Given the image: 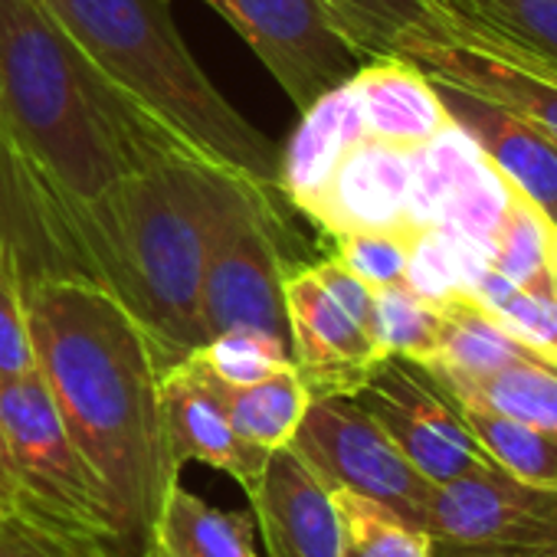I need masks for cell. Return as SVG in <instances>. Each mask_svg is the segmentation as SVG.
Here are the masks:
<instances>
[{
  "label": "cell",
  "instance_id": "4dcf8cb0",
  "mask_svg": "<svg viewBox=\"0 0 557 557\" xmlns=\"http://www.w3.org/2000/svg\"><path fill=\"white\" fill-rule=\"evenodd\" d=\"M190 355L200 358V364L223 384H256L269 374H275L278 368L293 364V351L275 342L262 332H249V329H233V332H220L213 338H207L200 348H194Z\"/></svg>",
  "mask_w": 557,
  "mask_h": 557
},
{
  "label": "cell",
  "instance_id": "e0dca14e",
  "mask_svg": "<svg viewBox=\"0 0 557 557\" xmlns=\"http://www.w3.org/2000/svg\"><path fill=\"white\" fill-rule=\"evenodd\" d=\"M440 37L557 83V0H433Z\"/></svg>",
  "mask_w": 557,
  "mask_h": 557
},
{
  "label": "cell",
  "instance_id": "f546056e",
  "mask_svg": "<svg viewBox=\"0 0 557 557\" xmlns=\"http://www.w3.org/2000/svg\"><path fill=\"white\" fill-rule=\"evenodd\" d=\"M440 306L420 299L407 283L374 289V342L387 358L426 364L440 345Z\"/></svg>",
  "mask_w": 557,
  "mask_h": 557
},
{
  "label": "cell",
  "instance_id": "74e56055",
  "mask_svg": "<svg viewBox=\"0 0 557 557\" xmlns=\"http://www.w3.org/2000/svg\"><path fill=\"white\" fill-rule=\"evenodd\" d=\"M132 557H174V554H171L161 541H148V544H145L138 554H132Z\"/></svg>",
  "mask_w": 557,
  "mask_h": 557
},
{
  "label": "cell",
  "instance_id": "ffe728a7",
  "mask_svg": "<svg viewBox=\"0 0 557 557\" xmlns=\"http://www.w3.org/2000/svg\"><path fill=\"white\" fill-rule=\"evenodd\" d=\"M364 132L374 141L417 148L430 141L449 112L430 76L404 57H374L351 76Z\"/></svg>",
  "mask_w": 557,
  "mask_h": 557
},
{
  "label": "cell",
  "instance_id": "277c9868",
  "mask_svg": "<svg viewBox=\"0 0 557 557\" xmlns=\"http://www.w3.org/2000/svg\"><path fill=\"white\" fill-rule=\"evenodd\" d=\"M76 44L181 145L278 190V151L187 53L168 0H44Z\"/></svg>",
  "mask_w": 557,
  "mask_h": 557
},
{
  "label": "cell",
  "instance_id": "5bb4252c",
  "mask_svg": "<svg viewBox=\"0 0 557 557\" xmlns=\"http://www.w3.org/2000/svg\"><path fill=\"white\" fill-rule=\"evenodd\" d=\"M161 407L171 453L181 469L187 462L210 466L236 479L243 492H252L269 453L256 449L233 430L223 400L213 387V374L197 361V355H184L181 361L164 368Z\"/></svg>",
  "mask_w": 557,
  "mask_h": 557
},
{
  "label": "cell",
  "instance_id": "cb8c5ba5",
  "mask_svg": "<svg viewBox=\"0 0 557 557\" xmlns=\"http://www.w3.org/2000/svg\"><path fill=\"white\" fill-rule=\"evenodd\" d=\"M440 345L436 358L423 368H446L453 374L482 377L518 361H541L518 345L472 296H456L440 306Z\"/></svg>",
  "mask_w": 557,
  "mask_h": 557
},
{
  "label": "cell",
  "instance_id": "9c48e42d",
  "mask_svg": "<svg viewBox=\"0 0 557 557\" xmlns=\"http://www.w3.org/2000/svg\"><path fill=\"white\" fill-rule=\"evenodd\" d=\"M246 40L283 92L309 109L322 92L348 83L368 57L345 34L325 0H207Z\"/></svg>",
  "mask_w": 557,
  "mask_h": 557
},
{
  "label": "cell",
  "instance_id": "44dd1931",
  "mask_svg": "<svg viewBox=\"0 0 557 557\" xmlns=\"http://www.w3.org/2000/svg\"><path fill=\"white\" fill-rule=\"evenodd\" d=\"M423 374L453 404L482 407L521 426L557 436V368L544 361H518L482 377L453 374L446 368H423Z\"/></svg>",
  "mask_w": 557,
  "mask_h": 557
},
{
  "label": "cell",
  "instance_id": "5b68a950",
  "mask_svg": "<svg viewBox=\"0 0 557 557\" xmlns=\"http://www.w3.org/2000/svg\"><path fill=\"white\" fill-rule=\"evenodd\" d=\"M0 436L17 492V518L83 557H122L102 488L40 371L0 384Z\"/></svg>",
  "mask_w": 557,
  "mask_h": 557
},
{
  "label": "cell",
  "instance_id": "83f0119b",
  "mask_svg": "<svg viewBox=\"0 0 557 557\" xmlns=\"http://www.w3.org/2000/svg\"><path fill=\"white\" fill-rule=\"evenodd\" d=\"M479 446L515 479L557 492V436L505 420L492 410L456 404Z\"/></svg>",
  "mask_w": 557,
  "mask_h": 557
},
{
  "label": "cell",
  "instance_id": "8d00e7d4",
  "mask_svg": "<svg viewBox=\"0 0 557 557\" xmlns=\"http://www.w3.org/2000/svg\"><path fill=\"white\" fill-rule=\"evenodd\" d=\"M0 505H4L11 515L17 511V492H14V479H11V466H8V453H4V436H0Z\"/></svg>",
  "mask_w": 557,
  "mask_h": 557
},
{
  "label": "cell",
  "instance_id": "ac0fdd59",
  "mask_svg": "<svg viewBox=\"0 0 557 557\" xmlns=\"http://www.w3.org/2000/svg\"><path fill=\"white\" fill-rule=\"evenodd\" d=\"M404 60L417 63L426 76L462 86L511 115L557 135V83L541 79L521 66L488 57L475 47L456 44L449 37H420L400 47Z\"/></svg>",
  "mask_w": 557,
  "mask_h": 557
},
{
  "label": "cell",
  "instance_id": "d6986e66",
  "mask_svg": "<svg viewBox=\"0 0 557 557\" xmlns=\"http://www.w3.org/2000/svg\"><path fill=\"white\" fill-rule=\"evenodd\" d=\"M364 138L368 132L351 79L322 92L309 109H302L286 154L278 158V194L296 210L309 213L345 154Z\"/></svg>",
  "mask_w": 557,
  "mask_h": 557
},
{
  "label": "cell",
  "instance_id": "e575fe53",
  "mask_svg": "<svg viewBox=\"0 0 557 557\" xmlns=\"http://www.w3.org/2000/svg\"><path fill=\"white\" fill-rule=\"evenodd\" d=\"M312 272L319 275V283L329 289V296L374 338V289L364 283V278H358L351 269H345L335 256L315 262Z\"/></svg>",
  "mask_w": 557,
  "mask_h": 557
},
{
  "label": "cell",
  "instance_id": "30bf717a",
  "mask_svg": "<svg viewBox=\"0 0 557 557\" xmlns=\"http://www.w3.org/2000/svg\"><path fill=\"white\" fill-rule=\"evenodd\" d=\"M355 400L433 485L498 466L472 436L456 404L404 358H384Z\"/></svg>",
  "mask_w": 557,
  "mask_h": 557
},
{
  "label": "cell",
  "instance_id": "6da1fadb",
  "mask_svg": "<svg viewBox=\"0 0 557 557\" xmlns=\"http://www.w3.org/2000/svg\"><path fill=\"white\" fill-rule=\"evenodd\" d=\"M24 289L37 371L102 488L122 557H132L154 537L181 482L161 407L168 361L141 322L89 278H37Z\"/></svg>",
  "mask_w": 557,
  "mask_h": 557
},
{
  "label": "cell",
  "instance_id": "f1b7e54d",
  "mask_svg": "<svg viewBox=\"0 0 557 557\" xmlns=\"http://www.w3.org/2000/svg\"><path fill=\"white\" fill-rule=\"evenodd\" d=\"M342 515V557H433V541L387 505L335 488Z\"/></svg>",
  "mask_w": 557,
  "mask_h": 557
},
{
  "label": "cell",
  "instance_id": "ab89813d",
  "mask_svg": "<svg viewBox=\"0 0 557 557\" xmlns=\"http://www.w3.org/2000/svg\"><path fill=\"white\" fill-rule=\"evenodd\" d=\"M8 515H11V511H8V508H4V505H0V521H4V518H8Z\"/></svg>",
  "mask_w": 557,
  "mask_h": 557
},
{
  "label": "cell",
  "instance_id": "8992f818",
  "mask_svg": "<svg viewBox=\"0 0 557 557\" xmlns=\"http://www.w3.org/2000/svg\"><path fill=\"white\" fill-rule=\"evenodd\" d=\"M289 259L283 249V216L275 213L272 194L249 197L216 236L210 252L200 322L203 335L249 329L283 342L293 351L289 315H286V272Z\"/></svg>",
  "mask_w": 557,
  "mask_h": 557
},
{
  "label": "cell",
  "instance_id": "d4e9b609",
  "mask_svg": "<svg viewBox=\"0 0 557 557\" xmlns=\"http://www.w3.org/2000/svg\"><path fill=\"white\" fill-rule=\"evenodd\" d=\"M492 269L521 289H557V226L518 190L495 236Z\"/></svg>",
  "mask_w": 557,
  "mask_h": 557
},
{
  "label": "cell",
  "instance_id": "ba28073f",
  "mask_svg": "<svg viewBox=\"0 0 557 557\" xmlns=\"http://www.w3.org/2000/svg\"><path fill=\"white\" fill-rule=\"evenodd\" d=\"M289 449L332 488L374 498L423 528L433 482L355 397H312Z\"/></svg>",
  "mask_w": 557,
  "mask_h": 557
},
{
  "label": "cell",
  "instance_id": "f35d334b",
  "mask_svg": "<svg viewBox=\"0 0 557 557\" xmlns=\"http://www.w3.org/2000/svg\"><path fill=\"white\" fill-rule=\"evenodd\" d=\"M462 557H502V554H462Z\"/></svg>",
  "mask_w": 557,
  "mask_h": 557
},
{
  "label": "cell",
  "instance_id": "2e32d148",
  "mask_svg": "<svg viewBox=\"0 0 557 557\" xmlns=\"http://www.w3.org/2000/svg\"><path fill=\"white\" fill-rule=\"evenodd\" d=\"M407 194H410V148L364 138L358 141L322 197L306 213L329 236L391 230L407 233Z\"/></svg>",
  "mask_w": 557,
  "mask_h": 557
},
{
  "label": "cell",
  "instance_id": "d6a6232c",
  "mask_svg": "<svg viewBox=\"0 0 557 557\" xmlns=\"http://www.w3.org/2000/svg\"><path fill=\"white\" fill-rule=\"evenodd\" d=\"M404 283L420 299H426L433 306H443V302L462 296L459 256H456V246H453V236L446 226H430V230L410 233Z\"/></svg>",
  "mask_w": 557,
  "mask_h": 557
},
{
  "label": "cell",
  "instance_id": "1f68e13d",
  "mask_svg": "<svg viewBox=\"0 0 557 557\" xmlns=\"http://www.w3.org/2000/svg\"><path fill=\"white\" fill-rule=\"evenodd\" d=\"M37 371L30 319H27V289L14 249H0V384L17 381Z\"/></svg>",
  "mask_w": 557,
  "mask_h": 557
},
{
  "label": "cell",
  "instance_id": "4fadbf2b",
  "mask_svg": "<svg viewBox=\"0 0 557 557\" xmlns=\"http://www.w3.org/2000/svg\"><path fill=\"white\" fill-rule=\"evenodd\" d=\"M246 498L269 557H342L335 488L289 446L269 453L265 469Z\"/></svg>",
  "mask_w": 557,
  "mask_h": 557
},
{
  "label": "cell",
  "instance_id": "9a60e30c",
  "mask_svg": "<svg viewBox=\"0 0 557 557\" xmlns=\"http://www.w3.org/2000/svg\"><path fill=\"white\" fill-rule=\"evenodd\" d=\"M453 122H459L488 164L508 181L511 190L528 197L557 226V135L511 115L508 109L430 76Z\"/></svg>",
  "mask_w": 557,
  "mask_h": 557
},
{
  "label": "cell",
  "instance_id": "3957f363",
  "mask_svg": "<svg viewBox=\"0 0 557 557\" xmlns=\"http://www.w3.org/2000/svg\"><path fill=\"white\" fill-rule=\"evenodd\" d=\"M0 115L79 200L190 151L76 44L44 0H0Z\"/></svg>",
  "mask_w": 557,
  "mask_h": 557
},
{
  "label": "cell",
  "instance_id": "d590c367",
  "mask_svg": "<svg viewBox=\"0 0 557 557\" xmlns=\"http://www.w3.org/2000/svg\"><path fill=\"white\" fill-rule=\"evenodd\" d=\"M0 557H83V554L63 547L30 521L8 515L0 521Z\"/></svg>",
  "mask_w": 557,
  "mask_h": 557
},
{
  "label": "cell",
  "instance_id": "484cf974",
  "mask_svg": "<svg viewBox=\"0 0 557 557\" xmlns=\"http://www.w3.org/2000/svg\"><path fill=\"white\" fill-rule=\"evenodd\" d=\"M355 47L374 57H397L404 44L440 37V11L433 0H325Z\"/></svg>",
  "mask_w": 557,
  "mask_h": 557
},
{
  "label": "cell",
  "instance_id": "7a4b0ae2",
  "mask_svg": "<svg viewBox=\"0 0 557 557\" xmlns=\"http://www.w3.org/2000/svg\"><path fill=\"white\" fill-rule=\"evenodd\" d=\"M272 194L194 151L161 158L92 200L70 194L79 272L112 293L174 364L207 342L200 289L226 220Z\"/></svg>",
  "mask_w": 557,
  "mask_h": 557
},
{
  "label": "cell",
  "instance_id": "7402d4cb",
  "mask_svg": "<svg viewBox=\"0 0 557 557\" xmlns=\"http://www.w3.org/2000/svg\"><path fill=\"white\" fill-rule=\"evenodd\" d=\"M213 387L223 400V410H226L233 430L246 443H252L256 449H265V453L293 443V436L309 410V400H312V391L302 381V374L296 371V364H286L256 384H239V387L213 377Z\"/></svg>",
  "mask_w": 557,
  "mask_h": 557
},
{
  "label": "cell",
  "instance_id": "603a6c76",
  "mask_svg": "<svg viewBox=\"0 0 557 557\" xmlns=\"http://www.w3.org/2000/svg\"><path fill=\"white\" fill-rule=\"evenodd\" d=\"M151 541H161L174 557H259L252 511L210 505L181 482L168 495Z\"/></svg>",
  "mask_w": 557,
  "mask_h": 557
},
{
  "label": "cell",
  "instance_id": "836d02e7",
  "mask_svg": "<svg viewBox=\"0 0 557 557\" xmlns=\"http://www.w3.org/2000/svg\"><path fill=\"white\" fill-rule=\"evenodd\" d=\"M407 233L391 230H364V233H345L335 239V259L351 269L371 289L397 286L407 272Z\"/></svg>",
  "mask_w": 557,
  "mask_h": 557
},
{
  "label": "cell",
  "instance_id": "60d3db41",
  "mask_svg": "<svg viewBox=\"0 0 557 557\" xmlns=\"http://www.w3.org/2000/svg\"><path fill=\"white\" fill-rule=\"evenodd\" d=\"M547 557H557V554H547Z\"/></svg>",
  "mask_w": 557,
  "mask_h": 557
},
{
  "label": "cell",
  "instance_id": "7c38bea8",
  "mask_svg": "<svg viewBox=\"0 0 557 557\" xmlns=\"http://www.w3.org/2000/svg\"><path fill=\"white\" fill-rule=\"evenodd\" d=\"M286 315L293 364L312 397H355L387 358L377 342L329 296L312 265L286 272Z\"/></svg>",
  "mask_w": 557,
  "mask_h": 557
},
{
  "label": "cell",
  "instance_id": "8fae6325",
  "mask_svg": "<svg viewBox=\"0 0 557 557\" xmlns=\"http://www.w3.org/2000/svg\"><path fill=\"white\" fill-rule=\"evenodd\" d=\"M66 200L70 190L40 168L0 115V249H14L24 286L60 275L83 278Z\"/></svg>",
  "mask_w": 557,
  "mask_h": 557
},
{
  "label": "cell",
  "instance_id": "52a82bcc",
  "mask_svg": "<svg viewBox=\"0 0 557 557\" xmlns=\"http://www.w3.org/2000/svg\"><path fill=\"white\" fill-rule=\"evenodd\" d=\"M423 531L433 557L557 554V492L515 479L502 466L433 485Z\"/></svg>",
  "mask_w": 557,
  "mask_h": 557
},
{
  "label": "cell",
  "instance_id": "4316f807",
  "mask_svg": "<svg viewBox=\"0 0 557 557\" xmlns=\"http://www.w3.org/2000/svg\"><path fill=\"white\" fill-rule=\"evenodd\" d=\"M472 299L518 345L557 368V289H521L488 265L472 289Z\"/></svg>",
  "mask_w": 557,
  "mask_h": 557
}]
</instances>
